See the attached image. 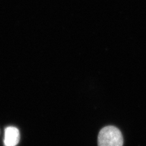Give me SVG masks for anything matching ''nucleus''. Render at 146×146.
<instances>
[{
  "instance_id": "1",
  "label": "nucleus",
  "mask_w": 146,
  "mask_h": 146,
  "mask_svg": "<svg viewBox=\"0 0 146 146\" xmlns=\"http://www.w3.org/2000/svg\"><path fill=\"white\" fill-rule=\"evenodd\" d=\"M123 136L120 130L114 126L109 125L100 131L98 136L99 146H122Z\"/></svg>"
},
{
  "instance_id": "2",
  "label": "nucleus",
  "mask_w": 146,
  "mask_h": 146,
  "mask_svg": "<svg viewBox=\"0 0 146 146\" xmlns=\"http://www.w3.org/2000/svg\"><path fill=\"white\" fill-rule=\"evenodd\" d=\"M20 131L15 127H8L5 131L4 145L5 146H16L19 142Z\"/></svg>"
}]
</instances>
